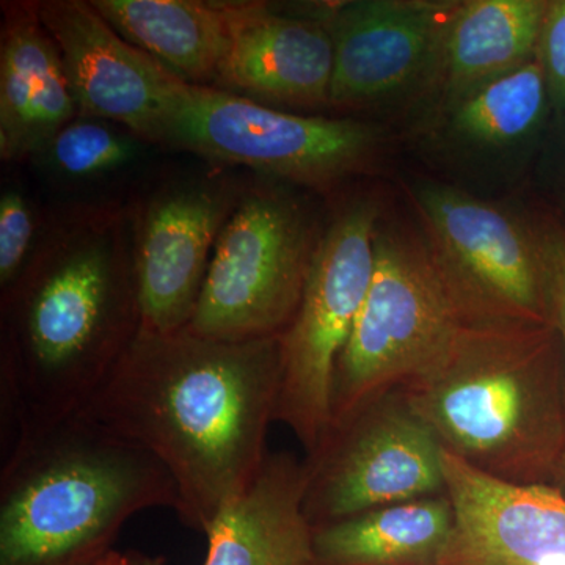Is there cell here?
Wrapping results in <instances>:
<instances>
[{"mask_svg": "<svg viewBox=\"0 0 565 565\" xmlns=\"http://www.w3.org/2000/svg\"><path fill=\"white\" fill-rule=\"evenodd\" d=\"M412 200L465 323H555L552 239L460 185L418 180Z\"/></svg>", "mask_w": 565, "mask_h": 565, "instance_id": "52a82bcc", "label": "cell"}, {"mask_svg": "<svg viewBox=\"0 0 565 565\" xmlns=\"http://www.w3.org/2000/svg\"><path fill=\"white\" fill-rule=\"evenodd\" d=\"M232 41L217 84L256 103L330 107L333 40L326 18L278 13L259 2H230Z\"/></svg>", "mask_w": 565, "mask_h": 565, "instance_id": "9a60e30c", "label": "cell"}, {"mask_svg": "<svg viewBox=\"0 0 565 565\" xmlns=\"http://www.w3.org/2000/svg\"><path fill=\"white\" fill-rule=\"evenodd\" d=\"M141 329L134 222L63 215L2 292V452L82 414Z\"/></svg>", "mask_w": 565, "mask_h": 565, "instance_id": "7a4b0ae2", "label": "cell"}, {"mask_svg": "<svg viewBox=\"0 0 565 565\" xmlns=\"http://www.w3.org/2000/svg\"><path fill=\"white\" fill-rule=\"evenodd\" d=\"M445 451L515 482L552 484L565 451V360L555 323H463L401 386Z\"/></svg>", "mask_w": 565, "mask_h": 565, "instance_id": "3957f363", "label": "cell"}, {"mask_svg": "<svg viewBox=\"0 0 565 565\" xmlns=\"http://www.w3.org/2000/svg\"><path fill=\"white\" fill-rule=\"evenodd\" d=\"M177 512L172 475L79 414L2 452L0 565H99L131 516Z\"/></svg>", "mask_w": 565, "mask_h": 565, "instance_id": "277c9868", "label": "cell"}, {"mask_svg": "<svg viewBox=\"0 0 565 565\" xmlns=\"http://www.w3.org/2000/svg\"><path fill=\"white\" fill-rule=\"evenodd\" d=\"M444 448L403 388L333 423L321 448L307 456L305 515L321 526L382 505L445 493Z\"/></svg>", "mask_w": 565, "mask_h": 565, "instance_id": "30bf717a", "label": "cell"}, {"mask_svg": "<svg viewBox=\"0 0 565 565\" xmlns=\"http://www.w3.org/2000/svg\"><path fill=\"white\" fill-rule=\"evenodd\" d=\"M321 236L288 193H243L218 234L188 330L233 343L280 337L299 308Z\"/></svg>", "mask_w": 565, "mask_h": 565, "instance_id": "ba28073f", "label": "cell"}, {"mask_svg": "<svg viewBox=\"0 0 565 565\" xmlns=\"http://www.w3.org/2000/svg\"><path fill=\"white\" fill-rule=\"evenodd\" d=\"M459 3L356 0L323 9L334 52L330 107L371 110L429 98Z\"/></svg>", "mask_w": 565, "mask_h": 565, "instance_id": "8fae6325", "label": "cell"}, {"mask_svg": "<svg viewBox=\"0 0 565 565\" xmlns=\"http://www.w3.org/2000/svg\"><path fill=\"white\" fill-rule=\"evenodd\" d=\"M552 484L557 487L565 494V451L556 465L555 475H553Z\"/></svg>", "mask_w": 565, "mask_h": 565, "instance_id": "83f0119b", "label": "cell"}, {"mask_svg": "<svg viewBox=\"0 0 565 565\" xmlns=\"http://www.w3.org/2000/svg\"><path fill=\"white\" fill-rule=\"evenodd\" d=\"M115 122L77 117L63 126L39 152L47 167L70 180H87L120 170L137 154L139 137Z\"/></svg>", "mask_w": 565, "mask_h": 565, "instance_id": "7402d4cb", "label": "cell"}, {"mask_svg": "<svg viewBox=\"0 0 565 565\" xmlns=\"http://www.w3.org/2000/svg\"><path fill=\"white\" fill-rule=\"evenodd\" d=\"M150 141L326 189L366 170L384 131L355 118L292 114L184 82Z\"/></svg>", "mask_w": 565, "mask_h": 565, "instance_id": "8992f818", "label": "cell"}, {"mask_svg": "<svg viewBox=\"0 0 565 565\" xmlns=\"http://www.w3.org/2000/svg\"><path fill=\"white\" fill-rule=\"evenodd\" d=\"M463 323L426 237L381 217L373 278L334 370L332 426L377 394L426 373Z\"/></svg>", "mask_w": 565, "mask_h": 565, "instance_id": "5b68a950", "label": "cell"}, {"mask_svg": "<svg viewBox=\"0 0 565 565\" xmlns=\"http://www.w3.org/2000/svg\"><path fill=\"white\" fill-rule=\"evenodd\" d=\"M99 565H126L125 553L111 552Z\"/></svg>", "mask_w": 565, "mask_h": 565, "instance_id": "f1b7e54d", "label": "cell"}, {"mask_svg": "<svg viewBox=\"0 0 565 565\" xmlns=\"http://www.w3.org/2000/svg\"><path fill=\"white\" fill-rule=\"evenodd\" d=\"M539 565H565V555L550 557V559Z\"/></svg>", "mask_w": 565, "mask_h": 565, "instance_id": "f546056e", "label": "cell"}, {"mask_svg": "<svg viewBox=\"0 0 565 565\" xmlns=\"http://www.w3.org/2000/svg\"><path fill=\"white\" fill-rule=\"evenodd\" d=\"M381 210L371 199L345 206L322 233L299 308L280 334L281 381L275 422L291 429L307 456L332 427L334 370L374 273Z\"/></svg>", "mask_w": 565, "mask_h": 565, "instance_id": "9c48e42d", "label": "cell"}, {"mask_svg": "<svg viewBox=\"0 0 565 565\" xmlns=\"http://www.w3.org/2000/svg\"><path fill=\"white\" fill-rule=\"evenodd\" d=\"M0 43V156H36L79 106L57 46L41 24L36 2L10 3Z\"/></svg>", "mask_w": 565, "mask_h": 565, "instance_id": "e0dca14e", "label": "cell"}, {"mask_svg": "<svg viewBox=\"0 0 565 565\" xmlns=\"http://www.w3.org/2000/svg\"><path fill=\"white\" fill-rule=\"evenodd\" d=\"M61 54L79 117L120 125L150 141L184 81L122 39L92 2H36Z\"/></svg>", "mask_w": 565, "mask_h": 565, "instance_id": "4fadbf2b", "label": "cell"}, {"mask_svg": "<svg viewBox=\"0 0 565 565\" xmlns=\"http://www.w3.org/2000/svg\"><path fill=\"white\" fill-rule=\"evenodd\" d=\"M308 478L307 459L269 452L255 481L207 530L204 565H315L303 508Z\"/></svg>", "mask_w": 565, "mask_h": 565, "instance_id": "ac0fdd59", "label": "cell"}, {"mask_svg": "<svg viewBox=\"0 0 565 565\" xmlns=\"http://www.w3.org/2000/svg\"><path fill=\"white\" fill-rule=\"evenodd\" d=\"M539 65L548 93L550 107L557 118L565 117V0L548 2L541 36H539Z\"/></svg>", "mask_w": 565, "mask_h": 565, "instance_id": "cb8c5ba5", "label": "cell"}, {"mask_svg": "<svg viewBox=\"0 0 565 565\" xmlns=\"http://www.w3.org/2000/svg\"><path fill=\"white\" fill-rule=\"evenodd\" d=\"M546 0H468L449 22L429 106L459 98L533 62Z\"/></svg>", "mask_w": 565, "mask_h": 565, "instance_id": "d6986e66", "label": "cell"}, {"mask_svg": "<svg viewBox=\"0 0 565 565\" xmlns=\"http://www.w3.org/2000/svg\"><path fill=\"white\" fill-rule=\"evenodd\" d=\"M241 193L221 180L170 182L134 222V262L141 329L174 333L195 313L218 234Z\"/></svg>", "mask_w": 565, "mask_h": 565, "instance_id": "7c38bea8", "label": "cell"}, {"mask_svg": "<svg viewBox=\"0 0 565 565\" xmlns=\"http://www.w3.org/2000/svg\"><path fill=\"white\" fill-rule=\"evenodd\" d=\"M553 322L559 332L565 360V241L552 239Z\"/></svg>", "mask_w": 565, "mask_h": 565, "instance_id": "d4e9b609", "label": "cell"}, {"mask_svg": "<svg viewBox=\"0 0 565 565\" xmlns=\"http://www.w3.org/2000/svg\"><path fill=\"white\" fill-rule=\"evenodd\" d=\"M561 132H563V136H561L559 152H557L556 196L557 202H559L561 211H563L565 215V122L563 131Z\"/></svg>", "mask_w": 565, "mask_h": 565, "instance_id": "484cf974", "label": "cell"}, {"mask_svg": "<svg viewBox=\"0 0 565 565\" xmlns=\"http://www.w3.org/2000/svg\"><path fill=\"white\" fill-rule=\"evenodd\" d=\"M548 93L537 58L459 98L429 106V150L471 178L511 177L548 120Z\"/></svg>", "mask_w": 565, "mask_h": 565, "instance_id": "2e32d148", "label": "cell"}, {"mask_svg": "<svg viewBox=\"0 0 565 565\" xmlns=\"http://www.w3.org/2000/svg\"><path fill=\"white\" fill-rule=\"evenodd\" d=\"M455 525L444 494L313 527L315 565H438Z\"/></svg>", "mask_w": 565, "mask_h": 565, "instance_id": "44dd1931", "label": "cell"}, {"mask_svg": "<svg viewBox=\"0 0 565 565\" xmlns=\"http://www.w3.org/2000/svg\"><path fill=\"white\" fill-rule=\"evenodd\" d=\"M35 217L31 204L18 189L0 196V285L7 291L31 262L35 239Z\"/></svg>", "mask_w": 565, "mask_h": 565, "instance_id": "603a6c76", "label": "cell"}, {"mask_svg": "<svg viewBox=\"0 0 565 565\" xmlns=\"http://www.w3.org/2000/svg\"><path fill=\"white\" fill-rule=\"evenodd\" d=\"M280 381V337L140 330L82 414L154 456L177 484L178 519L206 534L269 455Z\"/></svg>", "mask_w": 565, "mask_h": 565, "instance_id": "6da1fadb", "label": "cell"}, {"mask_svg": "<svg viewBox=\"0 0 565 565\" xmlns=\"http://www.w3.org/2000/svg\"><path fill=\"white\" fill-rule=\"evenodd\" d=\"M126 565H167V561L162 556H150L145 553L129 550L125 553Z\"/></svg>", "mask_w": 565, "mask_h": 565, "instance_id": "4316f807", "label": "cell"}, {"mask_svg": "<svg viewBox=\"0 0 565 565\" xmlns=\"http://www.w3.org/2000/svg\"><path fill=\"white\" fill-rule=\"evenodd\" d=\"M122 39L192 85L217 82L232 41L230 3L92 0Z\"/></svg>", "mask_w": 565, "mask_h": 565, "instance_id": "ffe728a7", "label": "cell"}, {"mask_svg": "<svg viewBox=\"0 0 565 565\" xmlns=\"http://www.w3.org/2000/svg\"><path fill=\"white\" fill-rule=\"evenodd\" d=\"M445 493L455 525L438 565H539L565 555V494L515 484L445 451Z\"/></svg>", "mask_w": 565, "mask_h": 565, "instance_id": "5bb4252c", "label": "cell"}]
</instances>
